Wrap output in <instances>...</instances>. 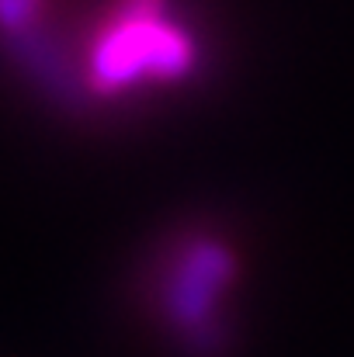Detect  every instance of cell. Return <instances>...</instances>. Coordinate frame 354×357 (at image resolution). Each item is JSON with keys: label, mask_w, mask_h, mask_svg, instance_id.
Instances as JSON below:
<instances>
[{"label": "cell", "mask_w": 354, "mask_h": 357, "mask_svg": "<svg viewBox=\"0 0 354 357\" xmlns=\"http://www.w3.org/2000/svg\"><path fill=\"white\" fill-rule=\"evenodd\" d=\"M233 278V253L212 239L188 243L181 250L177 267L170 271L167 281V312L170 319L198 337L212 323V298L219 288H226Z\"/></svg>", "instance_id": "7a4b0ae2"}, {"label": "cell", "mask_w": 354, "mask_h": 357, "mask_svg": "<svg viewBox=\"0 0 354 357\" xmlns=\"http://www.w3.org/2000/svg\"><path fill=\"white\" fill-rule=\"evenodd\" d=\"M156 0H128L125 17L94 49V73L101 91H118L121 84L149 77H181L191 63V45L174 35V28L156 21Z\"/></svg>", "instance_id": "6da1fadb"}]
</instances>
